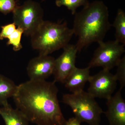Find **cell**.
<instances>
[{
    "mask_svg": "<svg viewBox=\"0 0 125 125\" xmlns=\"http://www.w3.org/2000/svg\"><path fill=\"white\" fill-rule=\"evenodd\" d=\"M55 82L30 80L18 85L13 97L17 108L37 125H65Z\"/></svg>",
    "mask_w": 125,
    "mask_h": 125,
    "instance_id": "obj_1",
    "label": "cell"
},
{
    "mask_svg": "<svg viewBox=\"0 0 125 125\" xmlns=\"http://www.w3.org/2000/svg\"><path fill=\"white\" fill-rule=\"evenodd\" d=\"M107 7L102 1H94L75 14L73 31L78 37V51L94 42H102L111 28Z\"/></svg>",
    "mask_w": 125,
    "mask_h": 125,
    "instance_id": "obj_2",
    "label": "cell"
},
{
    "mask_svg": "<svg viewBox=\"0 0 125 125\" xmlns=\"http://www.w3.org/2000/svg\"><path fill=\"white\" fill-rule=\"evenodd\" d=\"M73 34L66 22L44 21L30 36L31 46L38 51L39 55H48L68 45Z\"/></svg>",
    "mask_w": 125,
    "mask_h": 125,
    "instance_id": "obj_3",
    "label": "cell"
},
{
    "mask_svg": "<svg viewBox=\"0 0 125 125\" xmlns=\"http://www.w3.org/2000/svg\"><path fill=\"white\" fill-rule=\"evenodd\" d=\"M94 98L83 90L64 94L62 102L69 106L75 117L81 123L85 122L89 125H99L101 115L104 112Z\"/></svg>",
    "mask_w": 125,
    "mask_h": 125,
    "instance_id": "obj_4",
    "label": "cell"
},
{
    "mask_svg": "<svg viewBox=\"0 0 125 125\" xmlns=\"http://www.w3.org/2000/svg\"><path fill=\"white\" fill-rule=\"evenodd\" d=\"M13 13L14 23L22 29L26 36H31L44 21L43 10L40 4L31 0L17 5Z\"/></svg>",
    "mask_w": 125,
    "mask_h": 125,
    "instance_id": "obj_5",
    "label": "cell"
},
{
    "mask_svg": "<svg viewBox=\"0 0 125 125\" xmlns=\"http://www.w3.org/2000/svg\"><path fill=\"white\" fill-rule=\"evenodd\" d=\"M99 46L96 49L88 67H103V69L110 71L116 66L125 52V45L116 40L98 43Z\"/></svg>",
    "mask_w": 125,
    "mask_h": 125,
    "instance_id": "obj_6",
    "label": "cell"
},
{
    "mask_svg": "<svg viewBox=\"0 0 125 125\" xmlns=\"http://www.w3.org/2000/svg\"><path fill=\"white\" fill-rule=\"evenodd\" d=\"M117 81L115 75L110 71L103 69L96 74L90 75L87 92L94 98L108 99L112 96L116 88Z\"/></svg>",
    "mask_w": 125,
    "mask_h": 125,
    "instance_id": "obj_7",
    "label": "cell"
},
{
    "mask_svg": "<svg viewBox=\"0 0 125 125\" xmlns=\"http://www.w3.org/2000/svg\"><path fill=\"white\" fill-rule=\"evenodd\" d=\"M63 53L55 60L53 74L55 82L64 83L75 66L78 50L75 45L68 44L63 48Z\"/></svg>",
    "mask_w": 125,
    "mask_h": 125,
    "instance_id": "obj_8",
    "label": "cell"
},
{
    "mask_svg": "<svg viewBox=\"0 0 125 125\" xmlns=\"http://www.w3.org/2000/svg\"><path fill=\"white\" fill-rule=\"evenodd\" d=\"M55 60L51 56L42 55L32 59L27 67L30 80H45L53 74Z\"/></svg>",
    "mask_w": 125,
    "mask_h": 125,
    "instance_id": "obj_9",
    "label": "cell"
},
{
    "mask_svg": "<svg viewBox=\"0 0 125 125\" xmlns=\"http://www.w3.org/2000/svg\"><path fill=\"white\" fill-rule=\"evenodd\" d=\"M121 89L107 99V110L105 112L109 125H125V101L122 98Z\"/></svg>",
    "mask_w": 125,
    "mask_h": 125,
    "instance_id": "obj_10",
    "label": "cell"
},
{
    "mask_svg": "<svg viewBox=\"0 0 125 125\" xmlns=\"http://www.w3.org/2000/svg\"><path fill=\"white\" fill-rule=\"evenodd\" d=\"M90 69L88 66L84 69L75 67L65 81V87L72 93L83 90L84 85L88 82L90 76Z\"/></svg>",
    "mask_w": 125,
    "mask_h": 125,
    "instance_id": "obj_11",
    "label": "cell"
},
{
    "mask_svg": "<svg viewBox=\"0 0 125 125\" xmlns=\"http://www.w3.org/2000/svg\"><path fill=\"white\" fill-rule=\"evenodd\" d=\"M0 115L5 125H28L29 122L22 112L14 109L9 103L0 108Z\"/></svg>",
    "mask_w": 125,
    "mask_h": 125,
    "instance_id": "obj_12",
    "label": "cell"
},
{
    "mask_svg": "<svg viewBox=\"0 0 125 125\" xmlns=\"http://www.w3.org/2000/svg\"><path fill=\"white\" fill-rule=\"evenodd\" d=\"M17 87L13 81L0 74V105L8 103V99L13 97Z\"/></svg>",
    "mask_w": 125,
    "mask_h": 125,
    "instance_id": "obj_13",
    "label": "cell"
},
{
    "mask_svg": "<svg viewBox=\"0 0 125 125\" xmlns=\"http://www.w3.org/2000/svg\"><path fill=\"white\" fill-rule=\"evenodd\" d=\"M113 26L115 29V40L119 43L125 45V13L119 9Z\"/></svg>",
    "mask_w": 125,
    "mask_h": 125,
    "instance_id": "obj_14",
    "label": "cell"
},
{
    "mask_svg": "<svg viewBox=\"0 0 125 125\" xmlns=\"http://www.w3.org/2000/svg\"><path fill=\"white\" fill-rule=\"evenodd\" d=\"M56 4L60 7L62 6H66L71 11L72 14L75 15L77 8L81 6H86L89 2L88 0H56Z\"/></svg>",
    "mask_w": 125,
    "mask_h": 125,
    "instance_id": "obj_15",
    "label": "cell"
},
{
    "mask_svg": "<svg viewBox=\"0 0 125 125\" xmlns=\"http://www.w3.org/2000/svg\"><path fill=\"white\" fill-rule=\"evenodd\" d=\"M23 34V31L22 29L20 28H18L7 38L8 41L7 45H12L14 51H18L22 48L21 41Z\"/></svg>",
    "mask_w": 125,
    "mask_h": 125,
    "instance_id": "obj_16",
    "label": "cell"
},
{
    "mask_svg": "<svg viewBox=\"0 0 125 125\" xmlns=\"http://www.w3.org/2000/svg\"><path fill=\"white\" fill-rule=\"evenodd\" d=\"M116 73L114 75L117 81H118L121 85V89L125 85V57L121 58L117 65Z\"/></svg>",
    "mask_w": 125,
    "mask_h": 125,
    "instance_id": "obj_17",
    "label": "cell"
},
{
    "mask_svg": "<svg viewBox=\"0 0 125 125\" xmlns=\"http://www.w3.org/2000/svg\"><path fill=\"white\" fill-rule=\"evenodd\" d=\"M15 0H0V12L5 15L13 12L17 4Z\"/></svg>",
    "mask_w": 125,
    "mask_h": 125,
    "instance_id": "obj_18",
    "label": "cell"
},
{
    "mask_svg": "<svg viewBox=\"0 0 125 125\" xmlns=\"http://www.w3.org/2000/svg\"><path fill=\"white\" fill-rule=\"evenodd\" d=\"M1 32L0 33V40L8 38L16 29V25L14 23L9 24L1 27Z\"/></svg>",
    "mask_w": 125,
    "mask_h": 125,
    "instance_id": "obj_19",
    "label": "cell"
},
{
    "mask_svg": "<svg viewBox=\"0 0 125 125\" xmlns=\"http://www.w3.org/2000/svg\"><path fill=\"white\" fill-rule=\"evenodd\" d=\"M65 125H81V123L76 118L74 117L66 120Z\"/></svg>",
    "mask_w": 125,
    "mask_h": 125,
    "instance_id": "obj_20",
    "label": "cell"
},
{
    "mask_svg": "<svg viewBox=\"0 0 125 125\" xmlns=\"http://www.w3.org/2000/svg\"></svg>",
    "mask_w": 125,
    "mask_h": 125,
    "instance_id": "obj_21",
    "label": "cell"
}]
</instances>
